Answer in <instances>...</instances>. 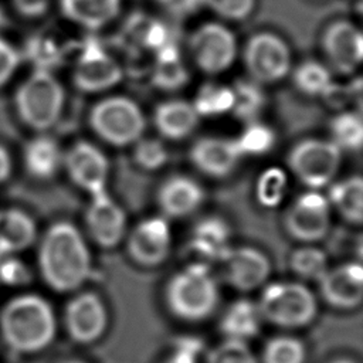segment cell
<instances>
[{
    "mask_svg": "<svg viewBox=\"0 0 363 363\" xmlns=\"http://www.w3.org/2000/svg\"><path fill=\"white\" fill-rule=\"evenodd\" d=\"M43 279L58 292L78 289L91 274V254L85 238L69 221H58L45 231L38 248Z\"/></svg>",
    "mask_w": 363,
    "mask_h": 363,
    "instance_id": "cell-1",
    "label": "cell"
},
{
    "mask_svg": "<svg viewBox=\"0 0 363 363\" xmlns=\"http://www.w3.org/2000/svg\"><path fill=\"white\" fill-rule=\"evenodd\" d=\"M6 343L23 353L44 349L54 337L55 318L50 303L37 295L13 299L0 316Z\"/></svg>",
    "mask_w": 363,
    "mask_h": 363,
    "instance_id": "cell-2",
    "label": "cell"
},
{
    "mask_svg": "<svg viewBox=\"0 0 363 363\" xmlns=\"http://www.w3.org/2000/svg\"><path fill=\"white\" fill-rule=\"evenodd\" d=\"M164 296L174 316L196 322L206 319L216 309L218 288L207 264L193 262L172 277Z\"/></svg>",
    "mask_w": 363,
    "mask_h": 363,
    "instance_id": "cell-3",
    "label": "cell"
},
{
    "mask_svg": "<svg viewBox=\"0 0 363 363\" xmlns=\"http://www.w3.org/2000/svg\"><path fill=\"white\" fill-rule=\"evenodd\" d=\"M16 109L21 121L35 129H50L60 118L65 92L61 82L45 69H35L16 92Z\"/></svg>",
    "mask_w": 363,
    "mask_h": 363,
    "instance_id": "cell-4",
    "label": "cell"
},
{
    "mask_svg": "<svg viewBox=\"0 0 363 363\" xmlns=\"http://www.w3.org/2000/svg\"><path fill=\"white\" fill-rule=\"evenodd\" d=\"M94 133L113 146H128L139 140L146 121L140 106L130 98L115 95L96 102L89 113Z\"/></svg>",
    "mask_w": 363,
    "mask_h": 363,
    "instance_id": "cell-5",
    "label": "cell"
},
{
    "mask_svg": "<svg viewBox=\"0 0 363 363\" xmlns=\"http://www.w3.org/2000/svg\"><path fill=\"white\" fill-rule=\"evenodd\" d=\"M257 306L264 320L282 328L305 326L316 315V298L301 282L267 285Z\"/></svg>",
    "mask_w": 363,
    "mask_h": 363,
    "instance_id": "cell-6",
    "label": "cell"
},
{
    "mask_svg": "<svg viewBox=\"0 0 363 363\" xmlns=\"http://www.w3.org/2000/svg\"><path fill=\"white\" fill-rule=\"evenodd\" d=\"M340 153L332 140L305 139L289 150L288 166L302 184L318 190L333 180L340 166Z\"/></svg>",
    "mask_w": 363,
    "mask_h": 363,
    "instance_id": "cell-7",
    "label": "cell"
},
{
    "mask_svg": "<svg viewBox=\"0 0 363 363\" xmlns=\"http://www.w3.org/2000/svg\"><path fill=\"white\" fill-rule=\"evenodd\" d=\"M244 65L257 84H274L285 78L292 58L288 44L277 34L262 31L252 35L244 48Z\"/></svg>",
    "mask_w": 363,
    "mask_h": 363,
    "instance_id": "cell-8",
    "label": "cell"
},
{
    "mask_svg": "<svg viewBox=\"0 0 363 363\" xmlns=\"http://www.w3.org/2000/svg\"><path fill=\"white\" fill-rule=\"evenodd\" d=\"M189 48L196 65L206 74L228 69L237 57V40L220 23L201 24L190 37Z\"/></svg>",
    "mask_w": 363,
    "mask_h": 363,
    "instance_id": "cell-9",
    "label": "cell"
},
{
    "mask_svg": "<svg viewBox=\"0 0 363 363\" xmlns=\"http://www.w3.org/2000/svg\"><path fill=\"white\" fill-rule=\"evenodd\" d=\"M284 227L292 238L303 244L322 240L330 227L328 199L316 190L302 193L285 211Z\"/></svg>",
    "mask_w": 363,
    "mask_h": 363,
    "instance_id": "cell-10",
    "label": "cell"
},
{
    "mask_svg": "<svg viewBox=\"0 0 363 363\" xmlns=\"http://www.w3.org/2000/svg\"><path fill=\"white\" fill-rule=\"evenodd\" d=\"M72 79L79 91L96 94L115 86L122 79V68L98 41L89 38L79 52Z\"/></svg>",
    "mask_w": 363,
    "mask_h": 363,
    "instance_id": "cell-11",
    "label": "cell"
},
{
    "mask_svg": "<svg viewBox=\"0 0 363 363\" xmlns=\"http://www.w3.org/2000/svg\"><path fill=\"white\" fill-rule=\"evenodd\" d=\"M71 180L89 196L106 190L109 162L102 150L94 143L78 140L62 156Z\"/></svg>",
    "mask_w": 363,
    "mask_h": 363,
    "instance_id": "cell-12",
    "label": "cell"
},
{
    "mask_svg": "<svg viewBox=\"0 0 363 363\" xmlns=\"http://www.w3.org/2000/svg\"><path fill=\"white\" fill-rule=\"evenodd\" d=\"M172 234L166 218L149 217L142 220L129 233L126 250L133 262L153 268L163 264L170 252Z\"/></svg>",
    "mask_w": 363,
    "mask_h": 363,
    "instance_id": "cell-13",
    "label": "cell"
},
{
    "mask_svg": "<svg viewBox=\"0 0 363 363\" xmlns=\"http://www.w3.org/2000/svg\"><path fill=\"white\" fill-rule=\"evenodd\" d=\"M65 326L72 340L92 343L108 326V312L104 301L95 292H81L65 308Z\"/></svg>",
    "mask_w": 363,
    "mask_h": 363,
    "instance_id": "cell-14",
    "label": "cell"
},
{
    "mask_svg": "<svg viewBox=\"0 0 363 363\" xmlns=\"http://www.w3.org/2000/svg\"><path fill=\"white\" fill-rule=\"evenodd\" d=\"M85 225L95 244L113 248L125 237L126 217L122 207L105 190L91 196L85 211Z\"/></svg>",
    "mask_w": 363,
    "mask_h": 363,
    "instance_id": "cell-15",
    "label": "cell"
},
{
    "mask_svg": "<svg viewBox=\"0 0 363 363\" xmlns=\"http://www.w3.org/2000/svg\"><path fill=\"white\" fill-rule=\"evenodd\" d=\"M322 48L335 71L352 74L363 58V37L353 23L339 20L326 27Z\"/></svg>",
    "mask_w": 363,
    "mask_h": 363,
    "instance_id": "cell-16",
    "label": "cell"
},
{
    "mask_svg": "<svg viewBox=\"0 0 363 363\" xmlns=\"http://www.w3.org/2000/svg\"><path fill=\"white\" fill-rule=\"evenodd\" d=\"M220 262H223L225 281L238 291H252L261 286L271 272L268 257L254 247H230Z\"/></svg>",
    "mask_w": 363,
    "mask_h": 363,
    "instance_id": "cell-17",
    "label": "cell"
},
{
    "mask_svg": "<svg viewBox=\"0 0 363 363\" xmlns=\"http://www.w3.org/2000/svg\"><path fill=\"white\" fill-rule=\"evenodd\" d=\"M320 295L337 309H353L363 299V268L360 262H346L328 269L319 279Z\"/></svg>",
    "mask_w": 363,
    "mask_h": 363,
    "instance_id": "cell-18",
    "label": "cell"
},
{
    "mask_svg": "<svg viewBox=\"0 0 363 363\" xmlns=\"http://www.w3.org/2000/svg\"><path fill=\"white\" fill-rule=\"evenodd\" d=\"M189 156L194 167L210 177L231 174L241 159L235 140L218 136H206L196 140Z\"/></svg>",
    "mask_w": 363,
    "mask_h": 363,
    "instance_id": "cell-19",
    "label": "cell"
},
{
    "mask_svg": "<svg viewBox=\"0 0 363 363\" xmlns=\"http://www.w3.org/2000/svg\"><path fill=\"white\" fill-rule=\"evenodd\" d=\"M204 201L201 186L187 176H173L163 182L157 193V203L164 216L182 218L193 214Z\"/></svg>",
    "mask_w": 363,
    "mask_h": 363,
    "instance_id": "cell-20",
    "label": "cell"
},
{
    "mask_svg": "<svg viewBox=\"0 0 363 363\" xmlns=\"http://www.w3.org/2000/svg\"><path fill=\"white\" fill-rule=\"evenodd\" d=\"M200 121L193 105L183 99L160 102L153 112V122L159 133L170 140H180L193 133Z\"/></svg>",
    "mask_w": 363,
    "mask_h": 363,
    "instance_id": "cell-21",
    "label": "cell"
},
{
    "mask_svg": "<svg viewBox=\"0 0 363 363\" xmlns=\"http://www.w3.org/2000/svg\"><path fill=\"white\" fill-rule=\"evenodd\" d=\"M228 240L230 231L227 224L217 217H207L194 225L190 248L203 261H221L230 250Z\"/></svg>",
    "mask_w": 363,
    "mask_h": 363,
    "instance_id": "cell-22",
    "label": "cell"
},
{
    "mask_svg": "<svg viewBox=\"0 0 363 363\" xmlns=\"http://www.w3.org/2000/svg\"><path fill=\"white\" fill-rule=\"evenodd\" d=\"M67 18L88 30L109 24L121 11L122 0H60Z\"/></svg>",
    "mask_w": 363,
    "mask_h": 363,
    "instance_id": "cell-23",
    "label": "cell"
},
{
    "mask_svg": "<svg viewBox=\"0 0 363 363\" xmlns=\"http://www.w3.org/2000/svg\"><path fill=\"white\" fill-rule=\"evenodd\" d=\"M261 313L258 306L248 299L233 302L220 320V330L225 339L247 342L257 336L261 328Z\"/></svg>",
    "mask_w": 363,
    "mask_h": 363,
    "instance_id": "cell-24",
    "label": "cell"
},
{
    "mask_svg": "<svg viewBox=\"0 0 363 363\" xmlns=\"http://www.w3.org/2000/svg\"><path fill=\"white\" fill-rule=\"evenodd\" d=\"M35 224L21 210H6L0 213V254L20 251L33 244Z\"/></svg>",
    "mask_w": 363,
    "mask_h": 363,
    "instance_id": "cell-25",
    "label": "cell"
},
{
    "mask_svg": "<svg viewBox=\"0 0 363 363\" xmlns=\"http://www.w3.org/2000/svg\"><path fill=\"white\" fill-rule=\"evenodd\" d=\"M62 156L64 153L52 138H34L24 150L26 169L37 179H50L62 164Z\"/></svg>",
    "mask_w": 363,
    "mask_h": 363,
    "instance_id": "cell-26",
    "label": "cell"
},
{
    "mask_svg": "<svg viewBox=\"0 0 363 363\" xmlns=\"http://www.w3.org/2000/svg\"><path fill=\"white\" fill-rule=\"evenodd\" d=\"M328 201L337 213L352 224L363 220V180L360 176H349L330 184Z\"/></svg>",
    "mask_w": 363,
    "mask_h": 363,
    "instance_id": "cell-27",
    "label": "cell"
},
{
    "mask_svg": "<svg viewBox=\"0 0 363 363\" xmlns=\"http://www.w3.org/2000/svg\"><path fill=\"white\" fill-rule=\"evenodd\" d=\"M231 89L234 95L231 112L234 116L245 123L257 121L265 104V95L261 85L252 79H240Z\"/></svg>",
    "mask_w": 363,
    "mask_h": 363,
    "instance_id": "cell-28",
    "label": "cell"
},
{
    "mask_svg": "<svg viewBox=\"0 0 363 363\" xmlns=\"http://www.w3.org/2000/svg\"><path fill=\"white\" fill-rule=\"evenodd\" d=\"M234 95L231 86L221 84H204L193 101V108L199 116H218L233 109Z\"/></svg>",
    "mask_w": 363,
    "mask_h": 363,
    "instance_id": "cell-29",
    "label": "cell"
},
{
    "mask_svg": "<svg viewBox=\"0 0 363 363\" xmlns=\"http://www.w3.org/2000/svg\"><path fill=\"white\" fill-rule=\"evenodd\" d=\"M332 142L342 150H359L363 142V122L357 112H342L330 122Z\"/></svg>",
    "mask_w": 363,
    "mask_h": 363,
    "instance_id": "cell-30",
    "label": "cell"
},
{
    "mask_svg": "<svg viewBox=\"0 0 363 363\" xmlns=\"http://www.w3.org/2000/svg\"><path fill=\"white\" fill-rule=\"evenodd\" d=\"M294 84L308 96L323 95L332 84V74L326 65L318 61H303L294 71Z\"/></svg>",
    "mask_w": 363,
    "mask_h": 363,
    "instance_id": "cell-31",
    "label": "cell"
},
{
    "mask_svg": "<svg viewBox=\"0 0 363 363\" xmlns=\"http://www.w3.org/2000/svg\"><path fill=\"white\" fill-rule=\"evenodd\" d=\"M291 269L302 279L319 281L329 269L326 254L313 245L296 248L289 258Z\"/></svg>",
    "mask_w": 363,
    "mask_h": 363,
    "instance_id": "cell-32",
    "label": "cell"
},
{
    "mask_svg": "<svg viewBox=\"0 0 363 363\" xmlns=\"http://www.w3.org/2000/svg\"><path fill=\"white\" fill-rule=\"evenodd\" d=\"M234 140L237 143V147L241 156L244 155L258 156V155L268 153L274 147L275 133L269 126L254 121L247 123L245 129Z\"/></svg>",
    "mask_w": 363,
    "mask_h": 363,
    "instance_id": "cell-33",
    "label": "cell"
},
{
    "mask_svg": "<svg viewBox=\"0 0 363 363\" xmlns=\"http://www.w3.org/2000/svg\"><path fill=\"white\" fill-rule=\"evenodd\" d=\"M305 346L292 336H278L267 342L262 363H303Z\"/></svg>",
    "mask_w": 363,
    "mask_h": 363,
    "instance_id": "cell-34",
    "label": "cell"
},
{
    "mask_svg": "<svg viewBox=\"0 0 363 363\" xmlns=\"http://www.w3.org/2000/svg\"><path fill=\"white\" fill-rule=\"evenodd\" d=\"M286 189V174L278 169V167H271L262 172L258 177L257 182V199L262 206L267 207H274L277 206Z\"/></svg>",
    "mask_w": 363,
    "mask_h": 363,
    "instance_id": "cell-35",
    "label": "cell"
},
{
    "mask_svg": "<svg viewBox=\"0 0 363 363\" xmlns=\"http://www.w3.org/2000/svg\"><path fill=\"white\" fill-rule=\"evenodd\" d=\"M153 84L164 91H174L189 81V72L182 64L180 58L177 60H157L156 67L152 75Z\"/></svg>",
    "mask_w": 363,
    "mask_h": 363,
    "instance_id": "cell-36",
    "label": "cell"
},
{
    "mask_svg": "<svg viewBox=\"0 0 363 363\" xmlns=\"http://www.w3.org/2000/svg\"><path fill=\"white\" fill-rule=\"evenodd\" d=\"M206 363H257V357L247 342L225 339L208 352Z\"/></svg>",
    "mask_w": 363,
    "mask_h": 363,
    "instance_id": "cell-37",
    "label": "cell"
},
{
    "mask_svg": "<svg viewBox=\"0 0 363 363\" xmlns=\"http://www.w3.org/2000/svg\"><path fill=\"white\" fill-rule=\"evenodd\" d=\"M133 159L136 164L145 170H157L166 164L169 153L160 140L140 138L135 142Z\"/></svg>",
    "mask_w": 363,
    "mask_h": 363,
    "instance_id": "cell-38",
    "label": "cell"
},
{
    "mask_svg": "<svg viewBox=\"0 0 363 363\" xmlns=\"http://www.w3.org/2000/svg\"><path fill=\"white\" fill-rule=\"evenodd\" d=\"M27 57L37 65V69L50 71L61 61V50L48 37H33L26 47Z\"/></svg>",
    "mask_w": 363,
    "mask_h": 363,
    "instance_id": "cell-39",
    "label": "cell"
},
{
    "mask_svg": "<svg viewBox=\"0 0 363 363\" xmlns=\"http://www.w3.org/2000/svg\"><path fill=\"white\" fill-rule=\"evenodd\" d=\"M130 28L135 31L136 38H139V41L145 47L155 51L169 43L167 27L159 20L138 16L136 18H133V24L130 26Z\"/></svg>",
    "mask_w": 363,
    "mask_h": 363,
    "instance_id": "cell-40",
    "label": "cell"
},
{
    "mask_svg": "<svg viewBox=\"0 0 363 363\" xmlns=\"http://www.w3.org/2000/svg\"><path fill=\"white\" fill-rule=\"evenodd\" d=\"M203 6L227 20H244L247 18L254 7L255 0H201Z\"/></svg>",
    "mask_w": 363,
    "mask_h": 363,
    "instance_id": "cell-41",
    "label": "cell"
},
{
    "mask_svg": "<svg viewBox=\"0 0 363 363\" xmlns=\"http://www.w3.org/2000/svg\"><path fill=\"white\" fill-rule=\"evenodd\" d=\"M31 272L17 258H6L0 261V281L10 285H23L30 282Z\"/></svg>",
    "mask_w": 363,
    "mask_h": 363,
    "instance_id": "cell-42",
    "label": "cell"
},
{
    "mask_svg": "<svg viewBox=\"0 0 363 363\" xmlns=\"http://www.w3.org/2000/svg\"><path fill=\"white\" fill-rule=\"evenodd\" d=\"M20 64L18 51L0 38V86L13 75Z\"/></svg>",
    "mask_w": 363,
    "mask_h": 363,
    "instance_id": "cell-43",
    "label": "cell"
},
{
    "mask_svg": "<svg viewBox=\"0 0 363 363\" xmlns=\"http://www.w3.org/2000/svg\"><path fill=\"white\" fill-rule=\"evenodd\" d=\"M201 343L197 339H180L174 352L164 363H197Z\"/></svg>",
    "mask_w": 363,
    "mask_h": 363,
    "instance_id": "cell-44",
    "label": "cell"
},
{
    "mask_svg": "<svg viewBox=\"0 0 363 363\" xmlns=\"http://www.w3.org/2000/svg\"><path fill=\"white\" fill-rule=\"evenodd\" d=\"M160 7H163L169 14L184 17L194 11H197L200 7H203L201 0H156Z\"/></svg>",
    "mask_w": 363,
    "mask_h": 363,
    "instance_id": "cell-45",
    "label": "cell"
},
{
    "mask_svg": "<svg viewBox=\"0 0 363 363\" xmlns=\"http://www.w3.org/2000/svg\"><path fill=\"white\" fill-rule=\"evenodd\" d=\"M17 11L26 17H38L48 9L50 0H13Z\"/></svg>",
    "mask_w": 363,
    "mask_h": 363,
    "instance_id": "cell-46",
    "label": "cell"
},
{
    "mask_svg": "<svg viewBox=\"0 0 363 363\" xmlns=\"http://www.w3.org/2000/svg\"><path fill=\"white\" fill-rule=\"evenodd\" d=\"M11 172V159L9 156V152L0 146V183L4 182Z\"/></svg>",
    "mask_w": 363,
    "mask_h": 363,
    "instance_id": "cell-47",
    "label": "cell"
},
{
    "mask_svg": "<svg viewBox=\"0 0 363 363\" xmlns=\"http://www.w3.org/2000/svg\"><path fill=\"white\" fill-rule=\"evenodd\" d=\"M330 363H354V362L349 360V359H336V360H333Z\"/></svg>",
    "mask_w": 363,
    "mask_h": 363,
    "instance_id": "cell-48",
    "label": "cell"
},
{
    "mask_svg": "<svg viewBox=\"0 0 363 363\" xmlns=\"http://www.w3.org/2000/svg\"><path fill=\"white\" fill-rule=\"evenodd\" d=\"M60 363H85V362H82L79 359H68V360H62Z\"/></svg>",
    "mask_w": 363,
    "mask_h": 363,
    "instance_id": "cell-49",
    "label": "cell"
},
{
    "mask_svg": "<svg viewBox=\"0 0 363 363\" xmlns=\"http://www.w3.org/2000/svg\"><path fill=\"white\" fill-rule=\"evenodd\" d=\"M4 21H6V16H4V13H3V10L0 9V27L4 24Z\"/></svg>",
    "mask_w": 363,
    "mask_h": 363,
    "instance_id": "cell-50",
    "label": "cell"
}]
</instances>
